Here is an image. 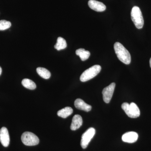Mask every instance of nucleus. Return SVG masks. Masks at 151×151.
I'll return each mask as SVG.
<instances>
[{"instance_id":"9","label":"nucleus","mask_w":151,"mask_h":151,"mask_svg":"<svg viewBox=\"0 0 151 151\" xmlns=\"http://www.w3.org/2000/svg\"><path fill=\"white\" fill-rule=\"evenodd\" d=\"M88 4L90 8L96 12H103L106 9V6L104 4L96 0H89Z\"/></svg>"},{"instance_id":"2","label":"nucleus","mask_w":151,"mask_h":151,"mask_svg":"<svg viewBox=\"0 0 151 151\" xmlns=\"http://www.w3.org/2000/svg\"><path fill=\"white\" fill-rule=\"evenodd\" d=\"M131 18L137 28L141 29L143 27L144 20L140 9L139 7L135 6L131 11Z\"/></svg>"},{"instance_id":"7","label":"nucleus","mask_w":151,"mask_h":151,"mask_svg":"<svg viewBox=\"0 0 151 151\" xmlns=\"http://www.w3.org/2000/svg\"><path fill=\"white\" fill-rule=\"evenodd\" d=\"M115 86L116 84L115 83H112L103 89L102 92L103 99L105 103H109L111 101L114 93Z\"/></svg>"},{"instance_id":"5","label":"nucleus","mask_w":151,"mask_h":151,"mask_svg":"<svg viewBox=\"0 0 151 151\" xmlns=\"http://www.w3.org/2000/svg\"><path fill=\"white\" fill-rule=\"evenodd\" d=\"M21 140L24 145L28 146L37 145L40 142L37 136L30 132H24L22 135Z\"/></svg>"},{"instance_id":"13","label":"nucleus","mask_w":151,"mask_h":151,"mask_svg":"<svg viewBox=\"0 0 151 151\" xmlns=\"http://www.w3.org/2000/svg\"><path fill=\"white\" fill-rule=\"evenodd\" d=\"M73 112V110L72 108L69 107H66L63 108L61 110H59L58 112L57 115L59 117L65 119L70 116Z\"/></svg>"},{"instance_id":"10","label":"nucleus","mask_w":151,"mask_h":151,"mask_svg":"<svg viewBox=\"0 0 151 151\" xmlns=\"http://www.w3.org/2000/svg\"><path fill=\"white\" fill-rule=\"evenodd\" d=\"M138 139L137 133L134 132H130L125 133L122 136V139L123 142L129 143H133L137 142Z\"/></svg>"},{"instance_id":"12","label":"nucleus","mask_w":151,"mask_h":151,"mask_svg":"<svg viewBox=\"0 0 151 151\" xmlns=\"http://www.w3.org/2000/svg\"><path fill=\"white\" fill-rule=\"evenodd\" d=\"M83 123L82 117L79 115H76L72 119V123L70 125V129L72 131L78 129L82 126Z\"/></svg>"},{"instance_id":"15","label":"nucleus","mask_w":151,"mask_h":151,"mask_svg":"<svg viewBox=\"0 0 151 151\" xmlns=\"http://www.w3.org/2000/svg\"><path fill=\"white\" fill-rule=\"evenodd\" d=\"M67 47L66 41L64 38L61 37L58 38L56 44L55 45V48L57 50H60L64 49Z\"/></svg>"},{"instance_id":"11","label":"nucleus","mask_w":151,"mask_h":151,"mask_svg":"<svg viewBox=\"0 0 151 151\" xmlns=\"http://www.w3.org/2000/svg\"><path fill=\"white\" fill-rule=\"evenodd\" d=\"M76 108L79 110L89 112L92 109V106L85 103L84 101L81 99H77L74 102Z\"/></svg>"},{"instance_id":"16","label":"nucleus","mask_w":151,"mask_h":151,"mask_svg":"<svg viewBox=\"0 0 151 151\" xmlns=\"http://www.w3.org/2000/svg\"><path fill=\"white\" fill-rule=\"evenodd\" d=\"M37 72L41 77L45 79H48L51 76V73L48 70L44 68L38 67L37 68Z\"/></svg>"},{"instance_id":"14","label":"nucleus","mask_w":151,"mask_h":151,"mask_svg":"<svg viewBox=\"0 0 151 151\" xmlns=\"http://www.w3.org/2000/svg\"><path fill=\"white\" fill-rule=\"evenodd\" d=\"M76 53L79 56L82 61H85L88 59L90 55V52L89 51L86 50L83 48H80L77 50L76 51Z\"/></svg>"},{"instance_id":"3","label":"nucleus","mask_w":151,"mask_h":151,"mask_svg":"<svg viewBox=\"0 0 151 151\" xmlns=\"http://www.w3.org/2000/svg\"><path fill=\"white\" fill-rule=\"evenodd\" d=\"M122 108L130 118H138L140 115L139 109L134 103H132L129 104L127 103H124L122 104Z\"/></svg>"},{"instance_id":"8","label":"nucleus","mask_w":151,"mask_h":151,"mask_svg":"<svg viewBox=\"0 0 151 151\" xmlns=\"http://www.w3.org/2000/svg\"><path fill=\"white\" fill-rule=\"evenodd\" d=\"M0 142L4 147H8L10 143V137L6 128L3 127L0 130Z\"/></svg>"},{"instance_id":"4","label":"nucleus","mask_w":151,"mask_h":151,"mask_svg":"<svg viewBox=\"0 0 151 151\" xmlns=\"http://www.w3.org/2000/svg\"><path fill=\"white\" fill-rule=\"evenodd\" d=\"M101 67L100 65H93L83 72L80 76V79L82 82H86L94 78L101 71Z\"/></svg>"},{"instance_id":"18","label":"nucleus","mask_w":151,"mask_h":151,"mask_svg":"<svg viewBox=\"0 0 151 151\" xmlns=\"http://www.w3.org/2000/svg\"><path fill=\"white\" fill-rule=\"evenodd\" d=\"M11 25L10 22L5 20H1L0 21V30H5L8 29L11 27Z\"/></svg>"},{"instance_id":"1","label":"nucleus","mask_w":151,"mask_h":151,"mask_svg":"<svg viewBox=\"0 0 151 151\" xmlns=\"http://www.w3.org/2000/svg\"><path fill=\"white\" fill-rule=\"evenodd\" d=\"M114 48L117 57L120 61L127 65L131 63V55L123 45L120 42H116L114 44Z\"/></svg>"},{"instance_id":"17","label":"nucleus","mask_w":151,"mask_h":151,"mask_svg":"<svg viewBox=\"0 0 151 151\" xmlns=\"http://www.w3.org/2000/svg\"><path fill=\"white\" fill-rule=\"evenodd\" d=\"M22 84L25 88L30 90H34L36 88L35 83L32 80L28 78H25L22 81Z\"/></svg>"},{"instance_id":"20","label":"nucleus","mask_w":151,"mask_h":151,"mask_svg":"<svg viewBox=\"0 0 151 151\" xmlns=\"http://www.w3.org/2000/svg\"><path fill=\"white\" fill-rule=\"evenodd\" d=\"M150 67L151 68V58H150Z\"/></svg>"},{"instance_id":"6","label":"nucleus","mask_w":151,"mask_h":151,"mask_svg":"<svg viewBox=\"0 0 151 151\" xmlns=\"http://www.w3.org/2000/svg\"><path fill=\"white\" fill-rule=\"evenodd\" d=\"M95 130L94 128H90L84 132L81 137V145L83 149H86L89 143L95 135Z\"/></svg>"},{"instance_id":"19","label":"nucleus","mask_w":151,"mask_h":151,"mask_svg":"<svg viewBox=\"0 0 151 151\" xmlns=\"http://www.w3.org/2000/svg\"><path fill=\"white\" fill-rule=\"evenodd\" d=\"M2 73V68H1L0 67V75H1V74Z\"/></svg>"}]
</instances>
